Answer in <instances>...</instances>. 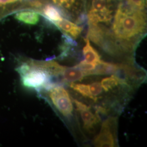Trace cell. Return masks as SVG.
Listing matches in <instances>:
<instances>
[{"mask_svg": "<svg viewBox=\"0 0 147 147\" xmlns=\"http://www.w3.org/2000/svg\"><path fill=\"white\" fill-rule=\"evenodd\" d=\"M70 86L72 89L79 92V93L82 95L84 96L89 98L95 101L94 98H93L92 95L91 94V93L90 92L89 84H79L71 82Z\"/></svg>", "mask_w": 147, "mask_h": 147, "instance_id": "obj_14", "label": "cell"}, {"mask_svg": "<svg viewBox=\"0 0 147 147\" xmlns=\"http://www.w3.org/2000/svg\"><path fill=\"white\" fill-rule=\"evenodd\" d=\"M23 0H0V19L22 8Z\"/></svg>", "mask_w": 147, "mask_h": 147, "instance_id": "obj_7", "label": "cell"}, {"mask_svg": "<svg viewBox=\"0 0 147 147\" xmlns=\"http://www.w3.org/2000/svg\"><path fill=\"white\" fill-rule=\"evenodd\" d=\"M120 69V64L106 62L100 60L96 64L94 69L89 72V75H101L115 73Z\"/></svg>", "mask_w": 147, "mask_h": 147, "instance_id": "obj_5", "label": "cell"}, {"mask_svg": "<svg viewBox=\"0 0 147 147\" xmlns=\"http://www.w3.org/2000/svg\"><path fill=\"white\" fill-rule=\"evenodd\" d=\"M144 16L141 11L120 4L115 16L112 31L117 45L123 50L132 48L131 41L145 31Z\"/></svg>", "mask_w": 147, "mask_h": 147, "instance_id": "obj_1", "label": "cell"}, {"mask_svg": "<svg viewBox=\"0 0 147 147\" xmlns=\"http://www.w3.org/2000/svg\"><path fill=\"white\" fill-rule=\"evenodd\" d=\"M17 70L21 76L22 84L27 88L49 90L56 86L51 82V76L48 73L32 65L28 61L22 63Z\"/></svg>", "mask_w": 147, "mask_h": 147, "instance_id": "obj_2", "label": "cell"}, {"mask_svg": "<svg viewBox=\"0 0 147 147\" xmlns=\"http://www.w3.org/2000/svg\"><path fill=\"white\" fill-rule=\"evenodd\" d=\"M89 89L91 94L94 98L95 101L97 100V96L102 93V88L101 84L98 82H95L89 85Z\"/></svg>", "mask_w": 147, "mask_h": 147, "instance_id": "obj_15", "label": "cell"}, {"mask_svg": "<svg viewBox=\"0 0 147 147\" xmlns=\"http://www.w3.org/2000/svg\"><path fill=\"white\" fill-rule=\"evenodd\" d=\"M78 111H79L80 113V115L84 123V129L87 130H92L94 128V126L99 121L100 118L98 115H94L91 112L90 108L88 106L84 109Z\"/></svg>", "mask_w": 147, "mask_h": 147, "instance_id": "obj_8", "label": "cell"}, {"mask_svg": "<svg viewBox=\"0 0 147 147\" xmlns=\"http://www.w3.org/2000/svg\"><path fill=\"white\" fill-rule=\"evenodd\" d=\"M100 84L102 88L106 92L115 88L119 84H127L125 80L121 79L115 75L102 79Z\"/></svg>", "mask_w": 147, "mask_h": 147, "instance_id": "obj_13", "label": "cell"}, {"mask_svg": "<svg viewBox=\"0 0 147 147\" xmlns=\"http://www.w3.org/2000/svg\"><path fill=\"white\" fill-rule=\"evenodd\" d=\"M89 76L88 73L75 67L69 68L65 67L61 76L64 81L69 82L81 81L84 76Z\"/></svg>", "mask_w": 147, "mask_h": 147, "instance_id": "obj_6", "label": "cell"}, {"mask_svg": "<svg viewBox=\"0 0 147 147\" xmlns=\"http://www.w3.org/2000/svg\"><path fill=\"white\" fill-rule=\"evenodd\" d=\"M54 24L63 31L70 34L74 38L79 37L83 30L82 27L78 26L72 22L63 19Z\"/></svg>", "mask_w": 147, "mask_h": 147, "instance_id": "obj_9", "label": "cell"}, {"mask_svg": "<svg viewBox=\"0 0 147 147\" xmlns=\"http://www.w3.org/2000/svg\"><path fill=\"white\" fill-rule=\"evenodd\" d=\"M42 14L45 18L53 24L61 21L63 19L60 11L57 7L51 5H47L44 7Z\"/></svg>", "mask_w": 147, "mask_h": 147, "instance_id": "obj_12", "label": "cell"}, {"mask_svg": "<svg viewBox=\"0 0 147 147\" xmlns=\"http://www.w3.org/2000/svg\"><path fill=\"white\" fill-rule=\"evenodd\" d=\"M15 18L26 24L36 25L39 20V14L35 11H23L17 13Z\"/></svg>", "mask_w": 147, "mask_h": 147, "instance_id": "obj_10", "label": "cell"}, {"mask_svg": "<svg viewBox=\"0 0 147 147\" xmlns=\"http://www.w3.org/2000/svg\"><path fill=\"white\" fill-rule=\"evenodd\" d=\"M49 96L57 110L66 117L72 115L73 105L68 92L61 86H55L49 89Z\"/></svg>", "mask_w": 147, "mask_h": 147, "instance_id": "obj_3", "label": "cell"}, {"mask_svg": "<svg viewBox=\"0 0 147 147\" xmlns=\"http://www.w3.org/2000/svg\"><path fill=\"white\" fill-rule=\"evenodd\" d=\"M83 53L85 58L84 61L89 63L97 64L101 60L99 53L91 46L89 39H86V45L83 49Z\"/></svg>", "mask_w": 147, "mask_h": 147, "instance_id": "obj_11", "label": "cell"}, {"mask_svg": "<svg viewBox=\"0 0 147 147\" xmlns=\"http://www.w3.org/2000/svg\"><path fill=\"white\" fill-rule=\"evenodd\" d=\"M127 4L132 8L141 11L145 6V0H127Z\"/></svg>", "mask_w": 147, "mask_h": 147, "instance_id": "obj_17", "label": "cell"}, {"mask_svg": "<svg viewBox=\"0 0 147 147\" xmlns=\"http://www.w3.org/2000/svg\"><path fill=\"white\" fill-rule=\"evenodd\" d=\"M116 119L105 120L102 124L100 132L95 137L94 144L96 147H113L116 146L115 129Z\"/></svg>", "mask_w": 147, "mask_h": 147, "instance_id": "obj_4", "label": "cell"}, {"mask_svg": "<svg viewBox=\"0 0 147 147\" xmlns=\"http://www.w3.org/2000/svg\"><path fill=\"white\" fill-rule=\"evenodd\" d=\"M96 64H93V63H89L86 61H83L80 62L78 64L75 66V67L77 68L80 69L82 70H84V71L88 72L89 75V72L92 70H94Z\"/></svg>", "mask_w": 147, "mask_h": 147, "instance_id": "obj_16", "label": "cell"}]
</instances>
